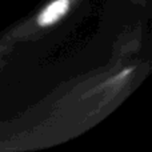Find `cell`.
<instances>
[{"label":"cell","instance_id":"obj_1","mask_svg":"<svg viewBox=\"0 0 152 152\" xmlns=\"http://www.w3.org/2000/svg\"><path fill=\"white\" fill-rule=\"evenodd\" d=\"M69 8H71V0H52L36 16V24L39 27L52 26L67 15Z\"/></svg>","mask_w":152,"mask_h":152},{"label":"cell","instance_id":"obj_2","mask_svg":"<svg viewBox=\"0 0 152 152\" xmlns=\"http://www.w3.org/2000/svg\"><path fill=\"white\" fill-rule=\"evenodd\" d=\"M132 71H134V67H132V68H126V69H123V71H120L119 74L113 75L112 77L110 79V80L105 81V84H116V83H119V81L124 80V79H126L129 74H132Z\"/></svg>","mask_w":152,"mask_h":152}]
</instances>
